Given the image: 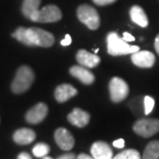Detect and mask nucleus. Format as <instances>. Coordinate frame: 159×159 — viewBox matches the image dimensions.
Listing matches in <instances>:
<instances>
[{"instance_id":"nucleus-9","label":"nucleus","mask_w":159,"mask_h":159,"mask_svg":"<svg viewBox=\"0 0 159 159\" xmlns=\"http://www.w3.org/2000/svg\"><path fill=\"white\" fill-rule=\"evenodd\" d=\"M132 62L136 66L142 68L152 67L156 61V57L152 52L148 51H138L132 54Z\"/></svg>"},{"instance_id":"nucleus-2","label":"nucleus","mask_w":159,"mask_h":159,"mask_svg":"<svg viewBox=\"0 0 159 159\" xmlns=\"http://www.w3.org/2000/svg\"><path fill=\"white\" fill-rule=\"evenodd\" d=\"M34 80L33 70L29 66H22L18 69L15 78L11 83V90L15 94H21L29 89Z\"/></svg>"},{"instance_id":"nucleus-33","label":"nucleus","mask_w":159,"mask_h":159,"mask_svg":"<svg viewBox=\"0 0 159 159\" xmlns=\"http://www.w3.org/2000/svg\"><path fill=\"white\" fill-rule=\"evenodd\" d=\"M98 51H99V49H97V50L95 51V53H97V52H98Z\"/></svg>"},{"instance_id":"nucleus-1","label":"nucleus","mask_w":159,"mask_h":159,"mask_svg":"<svg viewBox=\"0 0 159 159\" xmlns=\"http://www.w3.org/2000/svg\"><path fill=\"white\" fill-rule=\"evenodd\" d=\"M107 51L111 56H122L133 54L140 51L139 46L129 45L116 32H110L107 35Z\"/></svg>"},{"instance_id":"nucleus-14","label":"nucleus","mask_w":159,"mask_h":159,"mask_svg":"<svg viewBox=\"0 0 159 159\" xmlns=\"http://www.w3.org/2000/svg\"><path fill=\"white\" fill-rule=\"evenodd\" d=\"M70 74L86 85H90L95 81V75L86 68L85 66H74L70 68Z\"/></svg>"},{"instance_id":"nucleus-32","label":"nucleus","mask_w":159,"mask_h":159,"mask_svg":"<svg viewBox=\"0 0 159 159\" xmlns=\"http://www.w3.org/2000/svg\"><path fill=\"white\" fill-rule=\"evenodd\" d=\"M43 159H53V158L51 157H47V156H46V157H43Z\"/></svg>"},{"instance_id":"nucleus-12","label":"nucleus","mask_w":159,"mask_h":159,"mask_svg":"<svg viewBox=\"0 0 159 159\" xmlns=\"http://www.w3.org/2000/svg\"><path fill=\"white\" fill-rule=\"evenodd\" d=\"M67 119L72 125L81 128L89 124L90 120V115L89 112H87L81 109L75 108L72 112L68 114Z\"/></svg>"},{"instance_id":"nucleus-29","label":"nucleus","mask_w":159,"mask_h":159,"mask_svg":"<svg viewBox=\"0 0 159 159\" xmlns=\"http://www.w3.org/2000/svg\"><path fill=\"white\" fill-rule=\"evenodd\" d=\"M17 159H32L31 156L27 152H21L20 154H19V156L17 157Z\"/></svg>"},{"instance_id":"nucleus-26","label":"nucleus","mask_w":159,"mask_h":159,"mask_svg":"<svg viewBox=\"0 0 159 159\" xmlns=\"http://www.w3.org/2000/svg\"><path fill=\"white\" fill-rule=\"evenodd\" d=\"M123 40L125 41L126 43H130V42H133V41H134V37L130 34V33H128V32H125V33H123Z\"/></svg>"},{"instance_id":"nucleus-23","label":"nucleus","mask_w":159,"mask_h":159,"mask_svg":"<svg viewBox=\"0 0 159 159\" xmlns=\"http://www.w3.org/2000/svg\"><path fill=\"white\" fill-rule=\"evenodd\" d=\"M143 103H144V113L146 115H148L151 113V111H153L154 106H155V100L149 96H146L144 97L143 100Z\"/></svg>"},{"instance_id":"nucleus-21","label":"nucleus","mask_w":159,"mask_h":159,"mask_svg":"<svg viewBox=\"0 0 159 159\" xmlns=\"http://www.w3.org/2000/svg\"><path fill=\"white\" fill-rule=\"evenodd\" d=\"M112 159H142L139 151L136 149H125L115 156Z\"/></svg>"},{"instance_id":"nucleus-30","label":"nucleus","mask_w":159,"mask_h":159,"mask_svg":"<svg viewBox=\"0 0 159 159\" xmlns=\"http://www.w3.org/2000/svg\"><path fill=\"white\" fill-rule=\"evenodd\" d=\"M77 159H95V158H94L93 157H90V156L87 155V154L81 153V154H80L79 156L77 157Z\"/></svg>"},{"instance_id":"nucleus-4","label":"nucleus","mask_w":159,"mask_h":159,"mask_svg":"<svg viewBox=\"0 0 159 159\" xmlns=\"http://www.w3.org/2000/svg\"><path fill=\"white\" fill-rule=\"evenodd\" d=\"M77 17L89 29L96 30L100 26V16L97 11L89 5H81L77 9Z\"/></svg>"},{"instance_id":"nucleus-7","label":"nucleus","mask_w":159,"mask_h":159,"mask_svg":"<svg viewBox=\"0 0 159 159\" xmlns=\"http://www.w3.org/2000/svg\"><path fill=\"white\" fill-rule=\"evenodd\" d=\"M61 18H62V12L60 9L57 6L49 5L40 9L36 16L35 22H56L61 20Z\"/></svg>"},{"instance_id":"nucleus-28","label":"nucleus","mask_w":159,"mask_h":159,"mask_svg":"<svg viewBox=\"0 0 159 159\" xmlns=\"http://www.w3.org/2000/svg\"><path fill=\"white\" fill-rule=\"evenodd\" d=\"M57 159H77L75 155L73 153H67L65 154V155H62L60 157H58Z\"/></svg>"},{"instance_id":"nucleus-13","label":"nucleus","mask_w":159,"mask_h":159,"mask_svg":"<svg viewBox=\"0 0 159 159\" xmlns=\"http://www.w3.org/2000/svg\"><path fill=\"white\" fill-rule=\"evenodd\" d=\"M76 60L80 65L88 67V68H94L101 62V58L97 55L90 53L86 50H80L77 52Z\"/></svg>"},{"instance_id":"nucleus-8","label":"nucleus","mask_w":159,"mask_h":159,"mask_svg":"<svg viewBox=\"0 0 159 159\" xmlns=\"http://www.w3.org/2000/svg\"><path fill=\"white\" fill-rule=\"evenodd\" d=\"M54 139H55V142L57 144V146L63 150L68 151L74 148V136L67 129H66L64 127L57 128V130L55 131Z\"/></svg>"},{"instance_id":"nucleus-15","label":"nucleus","mask_w":159,"mask_h":159,"mask_svg":"<svg viewBox=\"0 0 159 159\" xmlns=\"http://www.w3.org/2000/svg\"><path fill=\"white\" fill-rule=\"evenodd\" d=\"M78 94L77 89L70 84H62L57 86L55 89V98L58 102H65L70 98L75 97Z\"/></svg>"},{"instance_id":"nucleus-18","label":"nucleus","mask_w":159,"mask_h":159,"mask_svg":"<svg viewBox=\"0 0 159 159\" xmlns=\"http://www.w3.org/2000/svg\"><path fill=\"white\" fill-rule=\"evenodd\" d=\"M131 20L137 25L142 28H146L148 24V20L144 10L141 6H134L130 9Z\"/></svg>"},{"instance_id":"nucleus-22","label":"nucleus","mask_w":159,"mask_h":159,"mask_svg":"<svg viewBox=\"0 0 159 159\" xmlns=\"http://www.w3.org/2000/svg\"><path fill=\"white\" fill-rule=\"evenodd\" d=\"M12 37H14L15 39H17L19 42L24 43L25 45L29 46V39L27 36V29L25 28H18L12 34Z\"/></svg>"},{"instance_id":"nucleus-19","label":"nucleus","mask_w":159,"mask_h":159,"mask_svg":"<svg viewBox=\"0 0 159 159\" xmlns=\"http://www.w3.org/2000/svg\"><path fill=\"white\" fill-rule=\"evenodd\" d=\"M142 159H159V141L148 143L144 149Z\"/></svg>"},{"instance_id":"nucleus-11","label":"nucleus","mask_w":159,"mask_h":159,"mask_svg":"<svg viewBox=\"0 0 159 159\" xmlns=\"http://www.w3.org/2000/svg\"><path fill=\"white\" fill-rule=\"evenodd\" d=\"M91 155L95 159H112L113 152L107 142H97L91 146Z\"/></svg>"},{"instance_id":"nucleus-27","label":"nucleus","mask_w":159,"mask_h":159,"mask_svg":"<svg viewBox=\"0 0 159 159\" xmlns=\"http://www.w3.org/2000/svg\"><path fill=\"white\" fill-rule=\"evenodd\" d=\"M71 43H72V38H71L70 34H67L66 35V37L61 41L60 43H61V45L62 46H68L71 44Z\"/></svg>"},{"instance_id":"nucleus-31","label":"nucleus","mask_w":159,"mask_h":159,"mask_svg":"<svg viewBox=\"0 0 159 159\" xmlns=\"http://www.w3.org/2000/svg\"><path fill=\"white\" fill-rule=\"evenodd\" d=\"M155 49L159 55V34L156 37V40H155Z\"/></svg>"},{"instance_id":"nucleus-5","label":"nucleus","mask_w":159,"mask_h":159,"mask_svg":"<svg viewBox=\"0 0 159 159\" xmlns=\"http://www.w3.org/2000/svg\"><path fill=\"white\" fill-rule=\"evenodd\" d=\"M134 133L140 136L148 138L159 132V119H142L134 123L133 126Z\"/></svg>"},{"instance_id":"nucleus-25","label":"nucleus","mask_w":159,"mask_h":159,"mask_svg":"<svg viewBox=\"0 0 159 159\" xmlns=\"http://www.w3.org/2000/svg\"><path fill=\"white\" fill-rule=\"evenodd\" d=\"M112 144H113V146L115 148H124V146H125V141L123 139H118V140L114 141Z\"/></svg>"},{"instance_id":"nucleus-10","label":"nucleus","mask_w":159,"mask_h":159,"mask_svg":"<svg viewBox=\"0 0 159 159\" xmlns=\"http://www.w3.org/2000/svg\"><path fill=\"white\" fill-rule=\"evenodd\" d=\"M48 114V106L43 102H39L31 108L26 114V120L29 124H39Z\"/></svg>"},{"instance_id":"nucleus-17","label":"nucleus","mask_w":159,"mask_h":159,"mask_svg":"<svg viewBox=\"0 0 159 159\" xmlns=\"http://www.w3.org/2000/svg\"><path fill=\"white\" fill-rule=\"evenodd\" d=\"M41 0H24L21 6V11L25 17L32 21H35L39 11Z\"/></svg>"},{"instance_id":"nucleus-6","label":"nucleus","mask_w":159,"mask_h":159,"mask_svg":"<svg viewBox=\"0 0 159 159\" xmlns=\"http://www.w3.org/2000/svg\"><path fill=\"white\" fill-rule=\"evenodd\" d=\"M109 90L111 101L113 102H119L128 96L129 87L123 79L114 77L109 83Z\"/></svg>"},{"instance_id":"nucleus-3","label":"nucleus","mask_w":159,"mask_h":159,"mask_svg":"<svg viewBox=\"0 0 159 159\" xmlns=\"http://www.w3.org/2000/svg\"><path fill=\"white\" fill-rule=\"evenodd\" d=\"M27 36L29 39V46H40L48 48L54 44V35L39 28L27 29Z\"/></svg>"},{"instance_id":"nucleus-20","label":"nucleus","mask_w":159,"mask_h":159,"mask_svg":"<svg viewBox=\"0 0 159 159\" xmlns=\"http://www.w3.org/2000/svg\"><path fill=\"white\" fill-rule=\"evenodd\" d=\"M32 152L35 157H44L50 152V146L44 142H39L33 148Z\"/></svg>"},{"instance_id":"nucleus-24","label":"nucleus","mask_w":159,"mask_h":159,"mask_svg":"<svg viewBox=\"0 0 159 159\" xmlns=\"http://www.w3.org/2000/svg\"><path fill=\"white\" fill-rule=\"evenodd\" d=\"M116 1L117 0H93V2L97 6H107V5L112 4Z\"/></svg>"},{"instance_id":"nucleus-16","label":"nucleus","mask_w":159,"mask_h":159,"mask_svg":"<svg viewBox=\"0 0 159 159\" xmlns=\"http://www.w3.org/2000/svg\"><path fill=\"white\" fill-rule=\"evenodd\" d=\"M36 134L34 131L29 128L18 129L13 134V141L19 145H28L34 142Z\"/></svg>"}]
</instances>
